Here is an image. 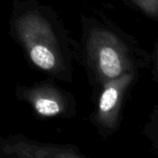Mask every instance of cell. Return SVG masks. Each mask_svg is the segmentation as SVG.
Listing matches in <instances>:
<instances>
[{"label": "cell", "instance_id": "obj_1", "mask_svg": "<svg viewBox=\"0 0 158 158\" xmlns=\"http://www.w3.org/2000/svg\"><path fill=\"white\" fill-rule=\"evenodd\" d=\"M8 34L33 69L60 81H73L75 41L50 6L12 0Z\"/></svg>", "mask_w": 158, "mask_h": 158}, {"label": "cell", "instance_id": "obj_2", "mask_svg": "<svg viewBox=\"0 0 158 158\" xmlns=\"http://www.w3.org/2000/svg\"><path fill=\"white\" fill-rule=\"evenodd\" d=\"M74 58L84 69L93 90L142 67L141 50L126 32L106 18H81L80 39L74 44Z\"/></svg>", "mask_w": 158, "mask_h": 158}, {"label": "cell", "instance_id": "obj_3", "mask_svg": "<svg viewBox=\"0 0 158 158\" xmlns=\"http://www.w3.org/2000/svg\"><path fill=\"white\" fill-rule=\"evenodd\" d=\"M137 78L138 71H130L94 90L89 121L103 140L111 138L119 129L127 96Z\"/></svg>", "mask_w": 158, "mask_h": 158}, {"label": "cell", "instance_id": "obj_4", "mask_svg": "<svg viewBox=\"0 0 158 158\" xmlns=\"http://www.w3.org/2000/svg\"><path fill=\"white\" fill-rule=\"evenodd\" d=\"M56 81L55 78L47 76L30 85L16 83L15 97L28 105L39 118H73L77 115V100Z\"/></svg>", "mask_w": 158, "mask_h": 158}, {"label": "cell", "instance_id": "obj_5", "mask_svg": "<svg viewBox=\"0 0 158 158\" xmlns=\"http://www.w3.org/2000/svg\"><path fill=\"white\" fill-rule=\"evenodd\" d=\"M73 143H44L22 134L0 136V158H87Z\"/></svg>", "mask_w": 158, "mask_h": 158}, {"label": "cell", "instance_id": "obj_6", "mask_svg": "<svg viewBox=\"0 0 158 158\" xmlns=\"http://www.w3.org/2000/svg\"><path fill=\"white\" fill-rule=\"evenodd\" d=\"M148 16L158 18V0H129Z\"/></svg>", "mask_w": 158, "mask_h": 158}, {"label": "cell", "instance_id": "obj_7", "mask_svg": "<svg viewBox=\"0 0 158 158\" xmlns=\"http://www.w3.org/2000/svg\"><path fill=\"white\" fill-rule=\"evenodd\" d=\"M155 77L158 80V47L155 56Z\"/></svg>", "mask_w": 158, "mask_h": 158}, {"label": "cell", "instance_id": "obj_8", "mask_svg": "<svg viewBox=\"0 0 158 158\" xmlns=\"http://www.w3.org/2000/svg\"><path fill=\"white\" fill-rule=\"evenodd\" d=\"M0 122H1V116H0Z\"/></svg>", "mask_w": 158, "mask_h": 158}]
</instances>
